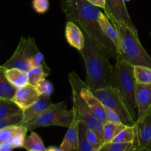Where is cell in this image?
Wrapping results in <instances>:
<instances>
[{"instance_id": "obj_1", "label": "cell", "mask_w": 151, "mask_h": 151, "mask_svg": "<svg viewBox=\"0 0 151 151\" xmlns=\"http://www.w3.org/2000/svg\"><path fill=\"white\" fill-rule=\"evenodd\" d=\"M61 8L68 21L75 22L83 32L100 47L109 58L115 60L116 50L112 42L103 34L98 22L101 12L99 7L87 0H62Z\"/></svg>"}, {"instance_id": "obj_2", "label": "cell", "mask_w": 151, "mask_h": 151, "mask_svg": "<svg viewBox=\"0 0 151 151\" xmlns=\"http://www.w3.org/2000/svg\"><path fill=\"white\" fill-rule=\"evenodd\" d=\"M84 46L81 53L86 69L87 86L92 91L112 86L113 66L99 45L84 32Z\"/></svg>"}, {"instance_id": "obj_3", "label": "cell", "mask_w": 151, "mask_h": 151, "mask_svg": "<svg viewBox=\"0 0 151 151\" xmlns=\"http://www.w3.org/2000/svg\"><path fill=\"white\" fill-rule=\"evenodd\" d=\"M108 19L119 36L120 52L116 58H122L133 66H144L151 69V58L139 41L137 29L113 19Z\"/></svg>"}, {"instance_id": "obj_4", "label": "cell", "mask_w": 151, "mask_h": 151, "mask_svg": "<svg viewBox=\"0 0 151 151\" xmlns=\"http://www.w3.org/2000/svg\"><path fill=\"white\" fill-rule=\"evenodd\" d=\"M113 66L112 86L118 91L132 118L136 121L137 107L135 99L136 81L133 75V66L120 58H115Z\"/></svg>"}, {"instance_id": "obj_5", "label": "cell", "mask_w": 151, "mask_h": 151, "mask_svg": "<svg viewBox=\"0 0 151 151\" xmlns=\"http://www.w3.org/2000/svg\"><path fill=\"white\" fill-rule=\"evenodd\" d=\"M69 82L72 89L73 103V109L76 116L80 122L84 123L89 128L97 133L103 139L104 123L93 116L84 100L80 95V88L84 82L74 72H70L69 74Z\"/></svg>"}, {"instance_id": "obj_6", "label": "cell", "mask_w": 151, "mask_h": 151, "mask_svg": "<svg viewBox=\"0 0 151 151\" xmlns=\"http://www.w3.org/2000/svg\"><path fill=\"white\" fill-rule=\"evenodd\" d=\"M74 120L73 109H66L64 102L53 103L41 115L31 122L22 125L28 131L47 126H61L69 128Z\"/></svg>"}, {"instance_id": "obj_7", "label": "cell", "mask_w": 151, "mask_h": 151, "mask_svg": "<svg viewBox=\"0 0 151 151\" xmlns=\"http://www.w3.org/2000/svg\"><path fill=\"white\" fill-rule=\"evenodd\" d=\"M93 94L102 102L105 108L115 111L121 119V122L127 126H133L135 120L132 118L127 107L124 105L118 91L112 86L93 91Z\"/></svg>"}, {"instance_id": "obj_8", "label": "cell", "mask_w": 151, "mask_h": 151, "mask_svg": "<svg viewBox=\"0 0 151 151\" xmlns=\"http://www.w3.org/2000/svg\"><path fill=\"white\" fill-rule=\"evenodd\" d=\"M38 51L34 38L22 37L13 55L1 66L5 69H18L28 72L31 69L30 59Z\"/></svg>"}, {"instance_id": "obj_9", "label": "cell", "mask_w": 151, "mask_h": 151, "mask_svg": "<svg viewBox=\"0 0 151 151\" xmlns=\"http://www.w3.org/2000/svg\"><path fill=\"white\" fill-rule=\"evenodd\" d=\"M134 131L136 151L151 150V106L142 118L136 121Z\"/></svg>"}, {"instance_id": "obj_10", "label": "cell", "mask_w": 151, "mask_h": 151, "mask_svg": "<svg viewBox=\"0 0 151 151\" xmlns=\"http://www.w3.org/2000/svg\"><path fill=\"white\" fill-rule=\"evenodd\" d=\"M104 10L108 19H113L130 27L136 28L132 22L124 0H105Z\"/></svg>"}, {"instance_id": "obj_11", "label": "cell", "mask_w": 151, "mask_h": 151, "mask_svg": "<svg viewBox=\"0 0 151 151\" xmlns=\"http://www.w3.org/2000/svg\"><path fill=\"white\" fill-rule=\"evenodd\" d=\"M80 95L87 104L91 113L93 116L103 122L104 124L107 122L106 112L105 108L102 103V102L98 99L91 90L87 86L85 83H83L80 88Z\"/></svg>"}, {"instance_id": "obj_12", "label": "cell", "mask_w": 151, "mask_h": 151, "mask_svg": "<svg viewBox=\"0 0 151 151\" xmlns=\"http://www.w3.org/2000/svg\"><path fill=\"white\" fill-rule=\"evenodd\" d=\"M39 97L36 87L28 83L24 86L16 88L11 100L20 108L21 110L23 111L33 104Z\"/></svg>"}, {"instance_id": "obj_13", "label": "cell", "mask_w": 151, "mask_h": 151, "mask_svg": "<svg viewBox=\"0 0 151 151\" xmlns=\"http://www.w3.org/2000/svg\"><path fill=\"white\" fill-rule=\"evenodd\" d=\"M135 99L137 107V120L144 116L151 106V83H136L135 88Z\"/></svg>"}, {"instance_id": "obj_14", "label": "cell", "mask_w": 151, "mask_h": 151, "mask_svg": "<svg viewBox=\"0 0 151 151\" xmlns=\"http://www.w3.org/2000/svg\"><path fill=\"white\" fill-rule=\"evenodd\" d=\"M52 104L53 102L50 100V97L40 96L39 98L33 104L22 111L23 119L22 125L36 119Z\"/></svg>"}, {"instance_id": "obj_15", "label": "cell", "mask_w": 151, "mask_h": 151, "mask_svg": "<svg viewBox=\"0 0 151 151\" xmlns=\"http://www.w3.org/2000/svg\"><path fill=\"white\" fill-rule=\"evenodd\" d=\"M65 38L70 46L81 51L84 46V35L79 27L72 21H68L65 26Z\"/></svg>"}, {"instance_id": "obj_16", "label": "cell", "mask_w": 151, "mask_h": 151, "mask_svg": "<svg viewBox=\"0 0 151 151\" xmlns=\"http://www.w3.org/2000/svg\"><path fill=\"white\" fill-rule=\"evenodd\" d=\"M78 122L79 120L74 113V120L68 128L60 146L62 151H76L78 140Z\"/></svg>"}, {"instance_id": "obj_17", "label": "cell", "mask_w": 151, "mask_h": 151, "mask_svg": "<svg viewBox=\"0 0 151 151\" xmlns=\"http://www.w3.org/2000/svg\"><path fill=\"white\" fill-rule=\"evenodd\" d=\"M98 22H99V26H100L101 29H102L104 35L113 44L114 47L116 50L117 55L120 52V42L119 36H118L116 29L112 24L110 21L107 17L106 15L104 14L102 12H100V13H99Z\"/></svg>"}, {"instance_id": "obj_18", "label": "cell", "mask_w": 151, "mask_h": 151, "mask_svg": "<svg viewBox=\"0 0 151 151\" xmlns=\"http://www.w3.org/2000/svg\"><path fill=\"white\" fill-rule=\"evenodd\" d=\"M6 78L16 88L28 84V72L18 69H8L4 70Z\"/></svg>"}, {"instance_id": "obj_19", "label": "cell", "mask_w": 151, "mask_h": 151, "mask_svg": "<svg viewBox=\"0 0 151 151\" xmlns=\"http://www.w3.org/2000/svg\"><path fill=\"white\" fill-rule=\"evenodd\" d=\"M4 70L5 69H4L2 66H0V99L11 100L16 88L12 85L6 78Z\"/></svg>"}, {"instance_id": "obj_20", "label": "cell", "mask_w": 151, "mask_h": 151, "mask_svg": "<svg viewBox=\"0 0 151 151\" xmlns=\"http://www.w3.org/2000/svg\"><path fill=\"white\" fill-rule=\"evenodd\" d=\"M50 69L47 65L38 67H33L28 72V83L36 86L41 81L48 76Z\"/></svg>"}, {"instance_id": "obj_21", "label": "cell", "mask_w": 151, "mask_h": 151, "mask_svg": "<svg viewBox=\"0 0 151 151\" xmlns=\"http://www.w3.org/2000/svg\"><path fill=\"white\" fill-rule=\"evenodd\" d=\"M127 125L123 123H114L107 122L103 126V140L105 144L111 142L115 136L124 129Z\"/></svg>"}, {"instance_id": "obj_22", "label": "cell", "mask_w": 151, "mask_h": 151, "mask_svg": "<svg viewBox=\"0 0 151 151\" xmlns=\"http://www.w3.org/2000/svg\"><path fill=\"white\" fill-rule=\"evenodd\" d=\"M23 148L28 151H46V147H44L41 139L33 131L25 137Z\"/></svg>"}, {"instance_id": "obj_23", "label": "cell", "mask_w": 151, "mask_h": 151, "mask_svg": "<svg viewBox=\"0 0 151 151\" xmlns=\"http://www.w3.org/2000/svg\"><path fill=\"white\" fill-rule=\"evenodd\" d=\"M22 111L20 108L11 100L0 99V119L13 116Z\"/></svg>"}, {"instance_id": "obj_24", "label": "cell", "mask_w": 151, "mask_h": 151, "mask_svg": "<svg viewBox=\"0 0 151 151\" xmlns=\"http://www.w3.org/2000/svg\"><path fill=\"white\" fill-rule=\"evenodd\" d=\"M133 75L136 83H151V69L144 66H133Z\"/></svg>"}, {"instance_id": "obj_25", "label": "cell", "mask_w": 151, "mask_h": 151, "mask_svg": "<svg viewBox=\"0 0 151 151\" xmlns=\"http://www.w3.org/2000/svg\"><path fill=\"white\" fill-rule=\"evenodd\" d=\"M135 138L134 125L133 126H126L121 130L111 142L117 143H133Z\"/></svg>"}, {"instance_id": "obj_26", "label": "cell", "mask_w": 151, "mask_h": 151, "mask_svg": "<svg viewBox=\"0 0 151 151\" xmlns=\"http://www.w3.org/2000/svg\"><path fill=\"white\" fill-rule=\"evenodd\" d=\"M84 133H85V136L88 140L89 143L93 147V150L101 151L104 145H105V142H104L102 137L94 131L89 128L86 125L85 128H84Z\"/></svg>"}, {"instance_id": "obj_27", "label": "cell", "mask_w": 151, "mask_h": 151, "mask_svg": "<svg viewBox=\"0 0 151 151\" xmlns=\"http://www.w3.org/2000/svg\"><path fill=\"white\" fill-rule=\"evenodd\" d=\"M85 124L83 122H78V147L76 151H93V148L89 143L84 133Z\"/></svg>"}, {"instance_id": "obj_28", "label": "cell", "mask_w": 151, "mask_h": 151, "mask_svg": "<svg viewBox=\"0 0 151 151\" xmlns=\"http://www.w3.org/2000/svg\"><path fill=\"white\" fill-rule=\"evenodd\" d=\"M101 151H136L133 143L109 142L104 145Z\"/></svg>"}, {"instance_id": "obj_29", "label": "cell", "mask_w": 151, "mask_h": 151, "mask_svg": "<svg viewBox=\"0 0 151 151\" xmlns=\"http://www.w3.org/2000/svg\"><path fill=\"white\" fill-rule=\"evenodd\" d=\"M23 128V125H16L8 126L0 130V145L2 143L7 142L15 134Z\"/></svg>"}, {"instance_id": "obj_30", "label": "cell", "mask_w": 151, "mask_h": 151, "mask_svg": "<svg viewBox=\"0 0 151 151\" xmlns=\"http://www.w3.org/2000/svg\"><path fill=\"white\" fill-rule=\"evenodd\" d=\"M22 119H23L22 111L16 114L13 116L1 119H0V130L8 126H11V125H22Z\"/></svg>"}, {"instance_id": "obj_31", "label": "cell", "mask_w": 151, "mask_h": 151, "mask_svg": "<svg viewBox=\"0 0 151 151\" xmlns=\"http://www.w3.org/2000/svg\"><path fill=\"white\" fill-rule=\"evenodd\" d=\"M28 132V129L23 126V128L19 132L15 134L7 142L10 144L12 146L13 149L15 148H20V147H23L24 142H25V137H26V134Z\"/></svg>"}, {"instance_id": "obj_32", "label": "cell", "mask_w": 151, "mask_h": 151, "mask_svg": "<svg viewBox=\"0 0 151 151\" xmlns=\"http://www.w3.org/2000/svg\"><path fill=\"white\" fill-rule=\"evenodd\" d=\"M36 89L38 93L39 96L50 97L53 92V86L50 81L47 80H43L39 83L36 86Z\"/></svg>"}, {"instance_id": "obj_33", "label": "cell", "mask_w": 151, "mask_h": 151, "mask_svg": "<svg viewBox=\"0 0 151 151\" xmlns=\"http://www.w3.org/2000/svg\"><path fill=\"white\" fill-rule=\"evenodd\" d=\"M32 7L36 13L43 14L48 10L50 3L48 0H33Z\"/></svg>"}, {"instance_id": "obj_34", "label": "cell", "mask_w": 151, "mask_h": 151, "mask_svg": "<svg viewBox=\"0 0 151 151\" xmlns=\"http://www.w3.org/2000/svg\"><path fill=\"white\" fill-rule=\"evenodd\" d=\"M30 64L31 68L43 66L47 65L44 62V56L40 51H38L30 59Z\"/></svg>"}, {"instance_id": "obj_35", "label": "cell", "mask_w": 151, "mask_h": 151, "mask_svg": "<svg viewBox=\"0 0 151 151\" xmlns=\"http://www.w3.org/2000/svg\"><path fill=\"white\" fill-rule=\"evenodd\" d=\"M105 112H106L107 122H114V123H122L120 116L115 111L105 108Z\"/></svg>"}, {"instance_id": "obj_36", "label": "cell", "mask_w": 151, "mask_h": 151, "mask_svg": "<svg viewBox=\"0 0 151 151\" xmlns=\"http://www.w3.org/2000/svg\"><path fill=\"white\" fill-rule=\"evenodd\" d=\"M90 3H91L93 5L96 6L100 8L105 9V0H87Z\"/></svg>"}, {"instance_id": "obj_37", "label": "cell", "mask_w": 151, "mask_h": 151, "mask_svg": "<svg viewBox=\"0 0 151 151\" xmlns=\"http://www.w3.org/2000/svg\"><path fill=\"white\" fill-rule=\"evenodd\" d=\"M13 147L9 142H4L0 145V151H11Z\"/></svg>"}, {"instance_id": "obj_38", "label": "cell", "mask_w": 151, "mask_h": 151, "mask_svg": "<svg viewBox=\"0 0 151 151\" xmlns=\"http://www.w3.org/2000/svg\"><path fill=\"white\" fill-rule=\"evenodd\" d=\"M46 151H62L60 147H56V146H50V147L46 148Z\"/></svg>"}, {"instance_id": "obj_39", "label": "cell", "mask_w": 151, "mask_h": 151, "mask_svg": "<svg viewBox=\"0 0 151 151\" xmlns=\"http://www.w3.org/2000/svg\"><path fill=\"white\" fill-rule=\"evenodd\" d=\"M137 151H151V150H139Z\"/></svg>"}, {"instance_id": "obj_40", "label": "cell", "mask_w": 151, "mask_h": 151, "mask_svg": "<svg viewBox=\"0 0 151 151\" xmlns=\"http://www.w3.org/2000/svg\"><path fill=\"white\" fill-rule=\"evenodd\" d=\"M124 1H130V0H124Z\"/></svg>"}, {"instance_id": "obj_41", "label": "cell", "mask_w": 151, "mask_h": 151, "mask_svg": "<svg viewBox=\"0 0 151 151\" xmlns=\"http://www.w3.org/2000/svg\"><path fill=\"white\" fill-rule=\"evenodd\" d=\"M150 35H151V32H150Z\"/></svg>"}, {"instance_id": "obj_42", "label": "cell", "mask_w": 151, "mask_h": 151, "mask_svg": "<svg viewBox=\"0 0 151 151\" xmlns=\"http://www.w3.org/2000/svg\"><path fill=\"white\" fill-rule=\"evenodd\" d=\"M93 151H97V150H93Z\"/></svg>"}]
</instances>
